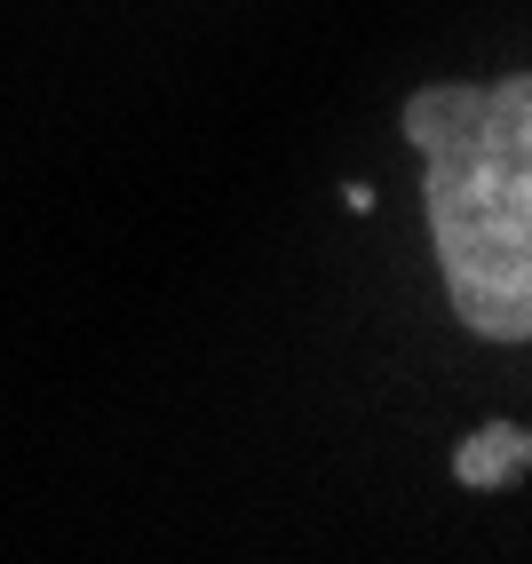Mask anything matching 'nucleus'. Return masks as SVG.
Listing matches in <instances>:
<instances>
[{"label":"nucleus","instance_id":"f257e3e1","mask_svg":"<svg viewBox=\"0 0 532 564\" xmlns=\"http://www.w3.org/2000/svg\"><path fill=\"white\" fill-rule=\"evenodd\" d=\"M445 303L485 343H532V72L405 96Z\"/></svg>","mask_w":532,"mask_h":564},{"label":"nucleus","instance_id":"f03ea898","mask_svg":"<svg viewBox=\"0 0 532 564\" xmlns=\"http://www.w3.org/2000/svg\"><path fill=\"white\" fill-rule=\"evenodd\" d=\"M524 469H532V430H517V422H485V430L462 437V454H453V477H462L469 494H501Z\"/></svg>","mask_w":532,"mask_h":564}]
</instances>
